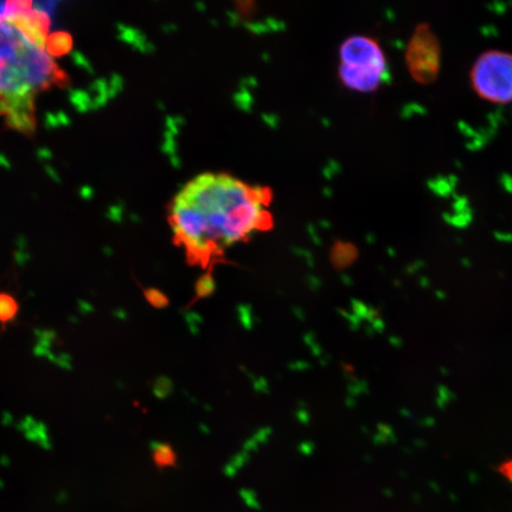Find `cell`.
<instances>
[{"instance_id":"52a82bcc","label":"cell","mask_w":512,"mask_h":512,"mask_svg":"<svg viewBox=\"0 0 512 512\" xmlns=\"http://www.w3.org/2000/svg\"><path fill=\"white\" fill-rule=\"evenodd\" d=\"M497 471L499 472V475H502L512 483V458L505 460L502 464H499Z\"/></svg>"},{"instance_id":"3957f363","label":"cell","mask_w":512,"mask_h":512,"mask_svg":"<svg viewBox=\"0 0 512 512\" xmlns=\"http://www.w3.org/2000/svg\"><path fill=\"white\" fill-rule=\"evenodd\" d=\"M387 67L386 54L373 37L351 36L339 49V79L352 91L375 92L381 86Z\"/></svg>"},{"instance_id":"5b68a950","label":"cell","mask_w":512,"mask_h":512,"mask_svg":"<svg viewBox=\"0 0 512 512\" xmlns=\"http://www.w3.org/2000/svg\"><path fill=\"white\" fill-rule=\"evenodd\" d=\"M409 74L420 85H431L438 79L441 66V44L431 25L421 23L413 31L406 49Z\"/></svg>"},{"instance_id":"8992f818","label":"cell","mask_w":512,"mask_h":512,"mask_svg":"<svg viewBox=\"0 0 512 512\" xmlns=\"http://www.w3.org/2000/svg\"><path fill=\"white\" fill-rule=\"evenodd\" d=\"M18 300L11 293L0 291V325L6 326L14 323L19 315Z\"/></svg>"},{"instance_id":"7a4b0ae2","label":"cell","mask_w":512,"mask_h":512,"mask_svg":"<svg viewBox=\"0 0 512 512\" xmlns=\"http://www.w3.org/2000/svg\"><path fill=\"white\" fill-rule=\"evenodd\" d=\"M0 12V117L22 133L36 127L38 96L66 75L57 63L67 37L50 36L46 12L11 2Z\"/></svg>"},{"instance_id":"6da1fadb","label":"cell","mask_w":512,"mask_h":512,"mask_svg":"<svg viewBox=\"0 0 512 512\" xmlns=\"http://www.w3.org/2000/svg\"><path fill=\"white\" fill-rule=\"evenodd\" d=\"M273 191L226 172H204L172 198L168 221L190 264L213 266L230 247L274 226Z\"/></svg>"},{"instance_id":"277c9868","label":"cell","mask_w":512,"mask_h":512,"mask_svg":"<svg viewBox=\"0 0 512 512\" xmlns=\"http://www.w3.org/2000/svg\"><path fill=\"white\" fill-rule=\"evenodd\" d=\"M473 91L492 104L507 105L512 102V53L486 50L473 63L470 73Z\"/></svg>"}]
</instances>
